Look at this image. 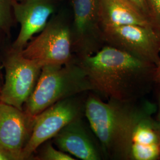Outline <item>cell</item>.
Returning <instances> with one entry per match:
<instances>
[{"instance_id":"6da1fadb","label":"cell","mask_w":160,"mask_h":160,"mask_svg":"<svg viewBox=\"0 0 160 160\" xmlns=\"http://www.w3.org/2000/svg\"><path fill=\"white\" fill-rule=\"evenodd\" d=\"M94 92L109 99L136 102L154 89L156 65L105 45L91 55L78 57Z\"/></svg>"},{"instance_id":"7a4b0ae2","label":"cell","mask_w":160,"mask_h":160,"mask_svg":"<svg viewBox=\"0 0 160 160\" xmlns=\"http://www.w3.org/2000/svg\"><path fill=\"white\" fill-rule=\"evenodd\" d=\"M109 99L108 103L90 95L84 112L104 154L115 160H127L130 133L138 103Z\"/></svg>"},{"instance_id":"3957f363","label":"cell","mask_w":160,"mask_h":160,"mask_svg":"<svg viewBox=\"0 0 160 160\" xmlns=\"http://www.w3.org/2000/svg\"><path fill=\"white\" fill-rule=\"evenodd\" d=\"M89 91H94L92 86L77 61L61 65H45L42 68L23 110L34 117L59 101Z\"/></svg>"},{"instance_id":"277c9868","label":"cell","mask_w":160,"mask_h":160,"mask_svg":"<svg viewBox=\"0 0 160 160\" xmlns=\"http://www.w3.org/2000/svg\"><path fill=\"white\" fill-rule=\"evenodd\" d=\"M40 33L21 51L24 57L42 67L65 65L73 61L71 30L67 24L53 19Z\"/></svg>"},{"instance_id":"5b68a950","label":"cell","mask_w":160,"mask_h":160,"mask_svg":"<svg viewBox=\"0 0 160 160\" xmlns=\"http://www.w3.org/2000/svg\"><path fill=\"white\" fill-rule=\"evenodd\" d=\"M5 81L0 101L23 110L39 79L42 66L24 57L22 52L12 49L4 62Z\"/></svg>"},{"instance_id":"8992f818","label":"cell","mask_w":160,"mask_h":160,"mask_svg":"<svg viewBox=\"0 0 160 160\" xmlns=\"http://www.w3.org/2000/svg\"><path fill=\"white\" fill-rule=\"evenodd\" d=\"M84 110L77 98L71 97L53 104L34 116L30 137L23 149L22 160L30 158L47 141L54 137L63 127L81 118Z\"/></svg>"},{"instance_id":"52a82bcc","label":"cell","mask_w":160,"mask_h":160,"mask_svg":"<svg viewBox=\"0 0 160 160\" xmlns=\"http://www.w3.org/2000/svg\"><path fill=\"white\" fill-rule=\"evenodd\" d=\"M103 36L106 45L156 66L160 62V36L151 28L135 24L106 28Z\"/></svg>"},{"instance_id":"ba28073f","label":"cell","mask_w":160,"mask_h":160,"mask_svg":"<svg viewBox=\"0 0 160 160\" xmlns=\"http://www.w3.org/2000/svg\"><path fill=\"white\" fill-rule=\"evenodd\" d=\"M141 100L132 125L127 160H160L158 123L152 116L156 105Z\"/></svg>"},{"instance_id":"9c48e42d","label":"cell","mask_w":160,"mask_h":160,"mask_svg":"<svg viewBox=\"0 0 160 160\" xmlns=\"http://www.w3.org/2000/svg\"><path fill=\"white\" fill-rule=\"evenodd\" d=\"M74 12L72 48L78 57L91 55L104 46L98 0H71Z\"/></svg>"},{"instance_id":"30bf717a","label":"cell","mask_w":160,"mask_h":160,"mask_svg":"<svg viewBox=\"0 0 160 160\" xmlns=\"http://www.w3.org/2000/svg\"><path fill=\"white\" fill-rule=\"evenodd\" d=\"M34 118L24 110L0 102V148L11 153L16 160H22Z\"/></svg>"},{"instance_id":"8fae6325","label":"cell","mask_w":160,"mask_h":160,"mask_svg":"<svg viewBox=\"0 0 160 160\" xmlns=\"http://www.w3.org/2000/svg\"><path fill=\"white\" fill-rule=\"evenodd\" d=\"M53 11L52 0H13L12 12L20 29L12 49L22 51L45 28Z\"/></svg>"},{"instance_id":"7c38bea8","label":"cell","mask_w":160,"mask_h":160,"mask_svg":"<svg viewBox=\"0 0 160 160\" xmlns=\"http://www.w3.org/2000/svg\"><path fill=\"white\" fill-rule=\"evenodd\" d=\"M61 151L82 160H100L102 153L86 131L81 118L72 121L53 138Z\"/></svg>"},{"instance_id":"4fadbf2b","label":"cell","mask_w":160,"mask_h":160,"mask_svg":"<svg viewBox=\"0 0 160 160\" xmlns=\"http://www.w3.org/2000/svg\"><path fill=\"white\" fill-rule=\"evenodd\" d=\"M98 7L102 30L106 28L131 24L152 29L148 18L127 0H98Z\"/></svg>"},{"instance_id":"5bb4252c","label":"cell","mask_w":160,"mask_h":160,"mask_svg":"<svg viewBox=\"0 0 160 160\" xmlns=\"http://www.w3.org/2000/svg\"><path fill=\"white\" fill-rule=\"evenodd\" d=\"M12 1L0 0V30L8 33L12 22Z\"/></svg>"},{"instance_id":"9a60e30c","label":"cell","mask_w":160,"mask_h":160,"mask_svg":"<svg viewBox=\"0 0 160 160\" xmlns=\"http://www.w3.org/2000/svg\"><path fill=\"white\" fill-rule=\"evenodd\" d=\"M38 160H75L71 155L55 148L51 143H48L38 157Z\"/></svg>"},{"instance_id":"2e32d148","label":"cell","mask_w":160,"mask_h":160,"mask_svg":"<svg viewBox=\"0 0 160 160\" xmlns=\"http://www.w3.org/2000/svg\"><path fill=\"white\" fill-rule=\"evenodd\" d=\"M152 29L160 36V0H145Z\"/></svg>"},{"instance_id":"e0dca14e","label":"cell","mask_w":160,"mask_h":160,"mask_svg":"<svg viewBox=\"0 0 160 160\" xmlns=\"http://www.w3.org/2000/svg\"><path fill=\"white\" fill-rule=\"evenodd\" d=\"M127 1L131 2L133 6H135L138 10L143 14V16H145L148 18V20L149 21L148 10V7H147L145 0H127Z\"/></svg>"},{"instance_id":"ac0fdd59","label":"cell","mask_w":160,"mask_h":160,"mask_svg":"<svg viewBox=\"0 0 160 160\" xmlns=\"http://www.w3.org/2000/svg\"><path fill=\"white\" fill-rule=\"evenodd\" d=\"M0 160H17L16 157L9 152L0 148Z\"/></svg>"},{"instance_id":"d6986e66","label":"cell","mask_w":160,"mask_h":160,"mask_svg":"<svg viewBox=\"0 0 160 160\" xmlns=\"http://www.w3.org/2000/svg\"><path fill=\"white\" fill-rule=\"evenodd\" d=\"M156 86L158 87L159 92H158V108H157L158 113H157V118L155 119L160 124V82L157 83Z\"/></svg>"},{"instance_id":"ffe728a7","label":"cell","mask_w":160,"mask_h":160,"mask_svg":"<svg viewBox=\"0 0 160 160\" xmlns=\"http://www.w3.org/2000/svg\"><path fill=\"white\" fill-rule=\"evenodd\" d=\"M155 80L156 83L160 82V62L156 67L155 74Z\"/></svg>"},{"instance_id":"44dd1931","label":"cell","mask_w":160,"mask_h":160,"mask_svg":"<svg viewBox=\"0 0 160 160\" xmlns=\"http://www.w3.org/2000/svg\"><path fill=\"white\" fill-rule=\"evenodd\" d=\"M158 129H159V134H160V124L158 123Z\"/></svg>"},{"instance_id":"7402d4cb","label":"cell","mask_w":160,"mask_h":160,"mask_svg":"<svg viewBox=\"0 0 160 160\" xmlns=\"http://www.w3.org/2000/svg\"><path fill=\"white\" fill-rule=\"evenodd\" d=\"M16 1H23V0H16Z\"/></svg>"},{"instance_id":"603a6c76","label":"cell","mask_w":160,"mask_h":160,"mask_svg":"<svg viewBox=\"0 0 160 160\" xmlns=\"http://www.w3.org/2000/svg\"><path fill=\"white\" fill-rule=\"evenodd\" d=\"M0 102H1V101H0Z\"/></svg>"}]
</instances>
